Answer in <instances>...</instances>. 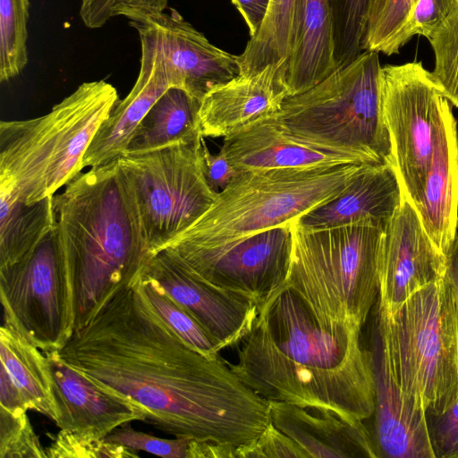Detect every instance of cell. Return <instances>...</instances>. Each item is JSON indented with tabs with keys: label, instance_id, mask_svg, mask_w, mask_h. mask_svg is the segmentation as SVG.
Instances as JSON below:
<instances>
[{
	"label": "cell",
	"instance_id": "obj_30",
	"mask_svg": "<svg viewBox=\"0 0 458 458\" xmlns=\"http://www.w3.org/2000/svg\"><path fill=\"white\" fill-rule=\"evenodd\" d=\"M29 0H0V81L17 77L28 64Z\"/></svg>",
	"mask_w": 458,
	"mask_h": 458
},
{
	"label": "cell",
	"instance_id": "obj_15",
	"mask_svg": "<svg viewBox=\"0 0 458 458\" xmlns=\"http://www.w3.org/2000/svg\"><path fill=\"white\" fill-rule=\"evenodd\" d=\"M445 273V257L426 233L414 206L403 198L386 225L377 304L393 309Z\"/></svg>",
	"mask_w": 458,
	"mask_h": 458
},
{
	"label": "cell",
	"instance_id": "obj_26",
	"mask_svg": "<svg viewBox=\"0 0 458 458\" xmlns=\"http://www.w3.org/2000/svg\"><path fill=\"white\" fill-rule=\"evenodd\" d=\"M1 365L19 387L29 410L38 411L54 422L57 410L47 358L14 327L3 322L0 328Z\"/></svg>",
	"mask_w": 458,
	"mask_h": 458
},
{
	"label": "cell",
	"instance_id": "obj_6",
	"mask_svg": "<svg viewBox=\"0 0 458 458\" xmlns=\"http://www.w3.org/2000/svg\"><path fill=\"white\" fill-rule=\"evenodd\" d=\"M375 321L402 390L435 418L458 400V312L445 275Z\"/></svg>",
	"mask_w": 458,
	"mask_h": 458
},
{
	"label": "cell",
	"instance_id": "obj_10",
	"mask_svg": "<svg viewBox=\"0 0 458 458\" xmlns=\"http://www.w3.org/2000/svg\"><path fill=\"white\" fill-rule=\"evenodd\" d=\"M0 301L4 322L43 352L70 339L73 289L55 226L21 260L0 267Z\"/></svg>",
	"mask_w": 458,
	"mask_h": 458
},
{
	"label": "cell",
	"instance_id": "obj_27",
	"mask_svg": "<svg viewBox=\"0 0 458 458\" xmlns=\"http://www.w3.org/2000/svg\"><path fill=\"white\" fill-rule=\"evenodd\" d=\"M301 0H270L259 30L239 55L240 74H253L268 65L278 69L284 82L293 54L298 26Z\"/></svg>",
	"mask_w": 458,
	"mask_h": 458
},
{
	"label": "cell",
	"instance_id": "obj_16",
	"mask_svg": "<svg viewBox=\"0 0 458 458\" xmlns=\"http://www.w3.org/2000/svg\"><path fill=\"white\" fill-rule=\"evenodd\" d=\"M369 351L375 381L372 437L377 456L436 458L428 415L399 386L375 320Z\"/></svg>",
	"mask_w": 458,
	"mask_h": 458
},
{
	"label": "cell",
	"instance_id": "obj_5",
	"mask_svg": "<svg viewBox=\"0 0 458 458\" xmlns=\"http://www.w3.org/2000/svg\"><path fill=\"white\" fill-rule=\"evenodd\" d=\"M285 284L322 323L362 328L378 295L386 225L374 221L306 228L292 222Z\"/></svg>",
	"mask_w": 458,
	"mask_h": 458
},
{
	"label": "cell",
	"instance_id": "obj_8",
	"mask_svg": "<svg viewBox=\"0 0 458 458\" xmlns=\"http://www.w3.org/2000/svg\"><path fill=\"white\" fill-rule=\"evenodd\" d=\"M363 165L241 171L212 207L169 244L213 246L296 220L336 197Z\"/></svg>",
	"mask_w": 458,
	"mask_h": 458
},
{
	"label": "cell",
	"instance_id": "obj_32",
	"mask_svg": "<svg viewBox=\"0 0 458 458\" xmlns=\"http://www.w3.org/2000/svg\"><path fill=\"white\" fill-rule=\"evenodd\" d=\"M418 0H371L361 40V51L390 55Z\"/></svg>",
	"mask_w": 458,
	"mask_h": 458
},
{
	"label": "cell",
	"instance_id": "obj_20",
	"mask_svg": "<svg viewBox=\"0 0 458 458\" xmlns=\"http://www.w3.org/2000/svg\"><path fill=\"white\" fill-rule=\"evenodd\" d=\"M286 98L278 69L268 65L253 74H239L216 86L201 99L202 136L226 137L264 116L277 113Z\"/></svg>",
	"mask_w": 458,
	"mask_h": 458
},
{
	"label": "cell",
	"instance_id": "obj_9",
	"mask_svg": "<svg viewBox=\"0 0 458 458\" xmlns=\"http://www.w3.org/2000/svg\"><path fill=\"white\" fill-rule=\"evenodd\" d=\"M199 135L158 149L118 159L131 184L150 251L165 249L216 202L204 174Z\"/></svg>",
	"mask_w": 458,
	"mask_h": 458
},
{
	"label": "cell",
	"instance_id": "obj_25",
	"mask_svg": "<svg viewBox=\"0 0 458 458\" xmlns=\"http://www.w3.org/2000/svg\"><path fill=\"white\" fill-rule=\"evenodd\" d=\"M199 106L200 100L184 89L169 88L140 122L124 155L158 149L202 135Z\"/></svg>",
	"mask_w": 458,
	"mask_h": 458
},
{
	"label": "cell",
	"instance_id": "obj_18",
	"mask_svg": "<svg viewBox=\"0 0 458 458\" xmlns=\"http://www.w3.org/2000/svg\"><path fill=\"white\" fill-rule=\"evenodd\" d=\"M131 26L137 30L140 40V72L130 93L117 103L98 129L84 154L83 168L107 165L123 156L142 119L171 88L158 39L142 26Z\"/></svg>",
	"mask_w": 458,
	"mask_h": 458
},
{
	"label": "cell",
	"instance_id": "obj_11",
	"mask_svg": "<svg viewBox=\"0 0 458 458\" xmlns=\"http://www.w3.org/2000/svg\"><path fill=\"white\" fill-rule=\"evenodd\" d=\"M381 97L394 165L416 208L431 165L446 98L420 62L381 68Z\"/></svg>",
	"mask_w": 458,
	"mask_h": 458
},
{
	"label": "cell",
	"instance_id": "obj_17",
	"mask_svg": "<svg viewBox=\"0 0 458 458\" xmlns=\"http://www.w3.org/2000/svg\"><path fill=\"white\" fill-rule=\"evenodd\" d=\"M44 354L57 410L55 423L61 430L105 438L131 421H147L148 411L139 403L100 387L61 361L55 351Z\"/></svg>",
	"mask_w": 458,
	"mask_h": 458
},
{
	"label": "cell",
	"instance_id": "obj_21",
	"mask_svg": "<svg viewBox=\"0 0 458 458\" xmlns=\"http://www.w3.org/2000/svg\"><path fill=\"white\" fill-rule=\"evenodd\" d=\"M403 198L394 165L364 164L336 197L295 222L306 228H328L365 220L386 225Z\"/></svg>",
	"mask_w": 458,
	"mask_h": 458
},
{
	"label": "cell",
	"instance_id": "obj_22",
	"mask_svg": "<svg viewBox=\"0 0 458 458\" xmlns=\"http://www.w3.org/2000/svg\"><path fill=\"white\" fill-rule=\"evenodd\" d=\"M269 403L270 420L310 457H378L364 421L352 422L332 411L285 402Z\"/></svg>",
	"mask_w": 458,
	"mask_h": 458
},
{
	"label": "cell",
	"instance_id": "obj_3",
	"mask_svg": "<svg viewBox=\"0 0 458 458\" xmlns=\"http://www.w3.org/2000/svg\"><path fill=\"white\" fill-rule=\"evenodd\" d=\"M54 209L78 329L118 287L142 271L153 253L131 184L118 160L81 172L54 195Z\"/></svg>",
	"mask_w": 458,
	"mask_h": 458
},
{
	"label": "cell",
	"instance_id": "obj_14",
	"mask_svg": "<svg viewBox=\"0 0 458 458\" xmlns=\"http://www.w3.org/2000/svg\"><path fill=\"white\" fill-rule=\"evenodd\" d=\"M122 16L150 30L158 39L171 87L201 101L213 88L241 72L239 55L215 45L174 9L169 13L125 11Z\"/></svg>",
	"mask_w": 458,
	"mask_h": 458
},
{
	"label": "cell",
	"instance_id": "obj_41",
	"mask_svg": "<svg viewBox=\"0 0 458 458\" xmlns=\"http://www.w3.org/2000/svg\"><path fill=\"white\" fill-rule=\"evenodd\" d=\"M114 0H81L80 17L83 24L89 29L103 27L112 16V8Z\"/></svg>",
	"mask_w": 458,
	"mask_h": 458
},
{
	"label": "cell",
	"instance_id": "obj_45",
	"mask_svg": "<svg viewBox=\"0 0 458 458\" xmlns=\"http://www.w3.org/2000/svg\"><path fill=\"white\" fill-rule=\"evenodd\" d=\"M445 275L454 289L458 312V233L445 257Z\"/></svg>",
	"mask_w": 458,
	"mask_h": 458
},
{
	"label": "cell",
	"instance_id": "obj_19",
	"mask_svg": "<svg viewBox=\"0 0 458 458\" xmlns=\"http://www.w3.org/2000/svg\"><path fill=\"white\" fill-rule=\"evenodd\" d=\"M276 114L253 121L224 138L220 150L237 171L362 164L350 156L301 140L280 123Z\"/></svg>",
	"mask_w": 458,
	"mask_h": 458
},
{
	"label": "cell",
	"instance_id": "obj_43",
	"mask_svg": "<svg viewBox=\"0 0 458 458\" xmlns=\"http://www.w3.org/2000/svg\"><path fill=\"white\" fill-rule=\"evenodd\" d=\"M245 21L250 37L260 29L267 15L270 0H231Z\"/></svg>",
	"mask_w": 458,
	"mask_h": 458
},
{
	"label": "cell",
	"instance_id": "obj_29",
	"mask_svg": "<svg viewBox=\"0 0 458 458\" xmlns=\"http://www.w3.org/2000/svg\"><path fill=\"white\" fill-rule=\"evenodd\" d=\"M105 438L136 452L143 451L170 458H233L235 448L194 438H160L123 426Z\"/></svg>",
	"mask_w": 458,
	"mask_h": 458
},
{
	"label": "cell",
	"instance_id": "obj_38",
	"mask_svg": "<svg viewBox=\"0 0 458 458\" xmlns=\"http://www.w3.org/2000/svg\"><path fill=\"white\" fill-rule=\"evenodd\" d=\"M308 458L307 454L292 438L272 422L250 445L235 448L234 458Z\"/></svg>",
	"mask_w": 458,
	"mask_h": 458
},
{
	"label": "cell",
	"instance_id": "obj_35",
	"mask_svg": "<svg viewBox=\"0 0 458 458\" xmlns=\"http://www.w3.org/2000/svg\"><path fill=\"white\" fill-rule=\"evenodd\" d=\"M47 458L27 411L11 412L0 407V458Z\"/></svg>",
	"mask_w": 458,
	"mask_h": 458
},
{
	"label": "cell",
	"instance_id": "obj_24",
	"mask_svg": "<svg viewBox=\"0 0 458 458\" xmlns=\"http://www.w3.org/2000/svg\"><path fill=\"white\" fill-rule=\"evenodd\" d=\"M336 68L329 0H301L294 47L284 82L286 98L309 90Z\"/></svg>",
	"mask_w": 458,
	"mask_h": 458
},
{
	"label": "cell",
	"instance_id": "obj_1",
	"mask_svg": "<svg viewBox=\"0 0 458 458\" xmlns=\"http://www.w3.org/2000/svg\"><path fill=\"white\" fill-rule=\"evenodd\" d=\"M140 273L75 329L56 356L100 387L139 403L147 421L164 433L250 445L271 422L269 403L228 361L201 353L167 325L146 298Z\"/></svg>",
	"mask_w": 458,
	"mask_h": 458
},
{
	"label": "cell",
	"instance_id": "obj_33",
	"mask_svg": "<svg viewBox=\"0 0 458 458\" xmlns=\"http://www.w3.org/2000/svg\"><path fill=\"white\" fill-rule=\"evenodd\" d=\"M428 39L435 55L431 76L444 97L458 107V0Z\"/></svg>",
	"mask_w": 458,
	"mask_h": 458
},
{
	"label": "cell",
	"instance_id": "obj_28",
	"mask_svg": "<svg viewBox=\"0 0 458 458\" xmlns=\"http://www.w3.org/2000/svg\"><path fill=\"white\" fill-rule=\"evenodd\" d=\"M55 226L54 196L29 204L0 189V267L31 252Z\"/></svg>",
	"mask_w": 458,
	"mask_h": 458
},
{
	"label": "cell",
	"instance_id": "obj_13",
	"mask_svg": "<svg viewBox=\"0 0 458 458\" xmlns=\"http://www.w3.org/2000/svg\"><path fill=\"white\" fill-rule=\"evenodd\" d=\"M141 273L187 310L221 350L237 346L257 315V303L206 281L166 248L154 253Z\"/></svg>",
	"mask_w": 458,
	"mask_h": 458
},
{
	"label": "cell",
	"instance_id": "obj_44",
	"mask_svg": "<svg viewBox=\"0 0 458 458\" xmlns=\"http://www.w3.org/2000/svg\"><path fill=\"white\" fill-rule=\"evenodd\" d=\"M168 0H114L112 16H119L123 12L138 10L143 12H165Z\"/></svg>",
	"mask_w": 458,
	"mask_h": 458
},
{
	"label": "cell",
	"instance_id": "obj_2",
	"mask_svg": "<svg viewBox=\"0 0 458 458\" xmlns=\"http://www.w3.org/2000/svg\"><path fill=\"white\" fill-rule=\"evenodd\" d=\"M236 353L231 369L267 402L329 411L352 422L373 415L374 374L361 329L322 323L285 284L258 304Z\"/></svg>",
	"mask_w": 458,
	"mask_h": 458
},
{
	"label": "cell",
	"instance_id": "obj_37",
	"mask_svg": "<svg viewBox=\"0 0 458 458\" xmlns=\"http://www.w3.org/2000/svg\"><path fill=\"white\" fill-rule=\"evenodd\" d=\"M454 1L418 0L395 41V54L415 35L428 38L447 16Z\"/></svg>",
	"mask_w": 458,
	"mask_h": 458
},
{
	"label": "cell",
	"instance_id": "obj_34",
	"mask_svg": "<svg viewBox=\"0 0 458 458\" xmlns=\"http://www.w3.org/2000/svg\"><path fill=\"white\" fill-rule=\"evenodd\" d=\"M371 0H329L336 66L354 60L361 40Z\"/></svg>",
	"mask_w": 458,
	"mask_h": 458
},
{
	"label": "cell",
	"instance_id": "obj_42",
	"mask_svg": "<svg viewBox=\"0 0 458 458\" xmlns=\"http://www.w3.org/2000/svg\"><path fill=\"white\" fill-rule=\"evenodd\" d=\"M0 407L15 413L29 410L19 387L3 365L0 370Z\"/></svg>",
	"mask_w": 458,
	"mask_h": 458
},
{
	"label": "cell",
	"instance_id": "obj_31",
	"mask_svg": "<svg viewBox=\"0 0 458 458\" xmlns=\"http://www.w3.org/2000/svg\"><path fill=\"white\" fill-rule=\"evenodd\" d=\"M140 284L154 310L182 340L208 357L220 356L219 345L187 310L142 273Z\"/></svg>",
	"mask_w": 458,
	"mask_h": 458
},
{
	"label": "cell",
	"instance_id": "obj_23",
	"mask_svg": "<svg viewBox=\"0 0 458 458\" xmlns=\"http://www.w3.org/2000/svg\"><path fill=\"white\" fill-rule=\"evenodd\" d=\"M415 209L433 244L446 257L458 233V130L447 99L423 193Z\"/></svg>",
	"mask_w": 458,
	"mask_h": 458
},
{
	"label": "cell",
	"instance_id": "obj_4",
	"mask_svg": "<svg viewBox=\"0 0 458 458\" xmlns=\"http://www.w3.org/2000/svg\"><path fill=\"white\" fill-rule=\"evenodd\" d=\"M120 101L106 81L81 83L45 115L0 123V189L34 203L54 196L83 169L100 124Z\"/></svg>",
	"mask_w": 458,
	"mask_h": 458
},
{
	"label": "cell",
	"instance_id": "obj_12",
	"mask_svg": "<svg viewBox=\"0 0 458 458\" xmlns=\"http://www.w3.org/2000/svg\"><path fill=\"white\" fill-rule=\"evenodd\" d=\"M292 222L217 245L165 248L206 281L259 304L285 283Z\"/></svg>",
	"mask_w": 458,
	"mask_h": 458
},
{
	"label": "cell",
	"instance_id": "obj_40",
	"mask_svg": "<svg viewBox=\"0 0 458 458\" xmlns=\"http://www.w3.org/2000/svg\"><path fill=\"white\" fill-rule=\"evenodd\" d=\"M203 170L208 183L217 194L221 192L239 173L229 162L225 155L212 154L204 140L202 147Z\"/></svg>",
	"mask_w": 458,
	"mask_h": 458
},
{
	"label": "cell",
	"instance_id": "obj_39",
	"mask_svg": "<svg viewBox=\"0 0 458 458\" xmlns=\"http://www.w3.org/2000/svg\"><path fill=\"white\" fill-rule=\"evenodd\" d=\"M434 419L429 428L437 457L456 458L458 456V400Z\"/></svg>",
	"mask_w": 458,
	"mask_h": 458
},
{
	"label": "cell",
	"instance_id": "obj_36",
	"mask_svg": "<svg viewBox=\"0 0 458 458\" xmlns=\"http://www.w3.org/2000/svg\"><path fill=\"white\" fill-rule=\"evenodd\" d=\"M47 458H124L138 457L136 451L123 445L66 430H61L46 447Z\"/></svg>",
	"mask_w": 458,
	"mask_h": 458
},
{
	"label": "cell",
	"instance_id": "obj_46",
	"mask_svg": "<svg viewBox=\"0 0 458 458\" xmlns=\"http://www.w3.org/2000/svg\"><path fill=\"white\" fill-rule=\"evenodd\" d=\"M456 458H458V456Z\"/></svg>",
	"mask_w": 458,
	"mask_h": 458
},
{
	"label": "cell",
	"instance_id": "obj_7",
	"mask_svg": "<svg viewBox=\"0 0 458 458\" xmlns=\"http://www.w3.org/2000/svg\"><path fill=\"white\" fill-rule=\"evenodd\" d=\"M378 53L362 51L319 83L284 98L276 114L301 140L362 164H392Z\"/></svg>",
	"mask_w": 458,
	"mask_h": 458
}]
</instances>
